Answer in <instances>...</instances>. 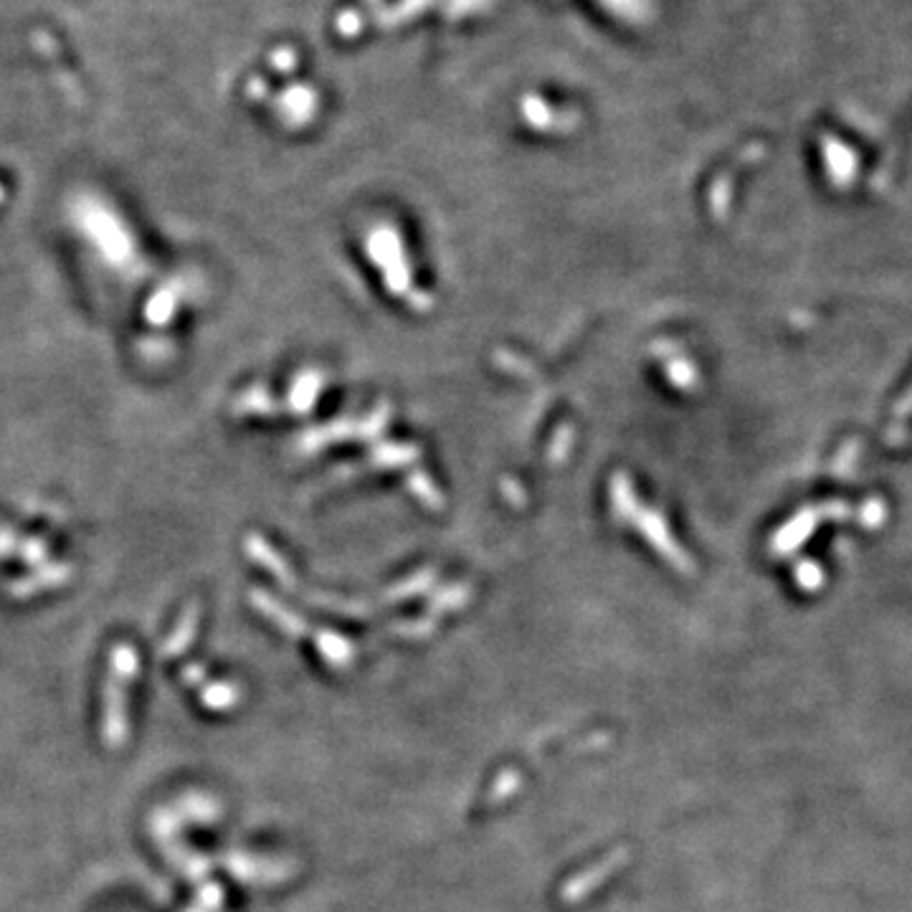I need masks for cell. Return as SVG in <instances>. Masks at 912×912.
Instances as JSON below:
<instances>
[{
	"label": "cell",
	"mask_w": 912,
	"mask_h": 912,
	"mask_svg": "<svg viewBox=\"0 0 912 912\" xmlns=\"http://www.w3.org/2000/svg\"><path fill=\"white\" fill-rule=\"evenodd\" d=\"M0 198H3V190H0Z\"/></svg>",
	"instance_id": "3957f363"
},
{
	"label": "cell",
	"mask_w": 912,
	"mask_h": 912,
	"mask_svg": "<svg viewBox=\"0 0 912 912\" xmlns=\"http://www.w3.org/2000/svg\"><path fill=\"white\" fill-rule=\"evenodd\" d=\"M74 218L79 223V228L84 231L89 241L99 249V254L109 261V264L120 266L135 256V241H132L130 231L120 223V218L114 216L107 206L99 203H76Z\"/></svg>",
	"instance_id": "6da1fadb"
},
{
	"label": "cell",
	"mask_w": 912,
	"mask_h": 912,
	"mask_svg": "<svg viewBox=\"0 0 912 912\" xmlns=\"http://www.w3.org/2000/svg\"><path fill=\"white\" fill-rule=\"evenodd\" d=\"M175 304H178V297L173 294V289H158L147 302L145 317L152 325H165L173 317Z\"/></svg>",
	"instance_id": "7a4b0ae2"
}]
</instances>
